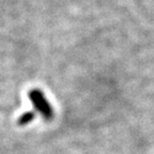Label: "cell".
<instances>
[{"label": "cell", "instance_id": "obj_1", "mask_svg": "<svg viewBox=\"0 0 154 154\" xmlns=\"http://www.w3.org/2000/svg\"><path fill=\"white\" fill-rule=\"evenodd\" d=\"M30 99H31L32 103H33L34 107H35L38 110H40L42 112V115H44L47 118H51L53 116L51 112V108L48 102L45 100V97L43 96V94L41 93L38 90H34V91L30 92Z\"/></svg>", "mask_w": 154, "mask_h": 154}, {"label": "cell", "instance_id": "obj_2", "mask_svg": "<svg viewBox=\"0 0 154 154\" xmlns=\"http://www.w3.org/2000/svg\"><path fill=\"white\" fill-rule=\"evenodd\" d=\"M33 117H34V113L33 112H27V113H25L24 116H23L22 118L19 119V124H27V123H29L30 121L33 119Z\"/></svg>", "mask_w": 154, "mask_h": 154}]
</instances>
